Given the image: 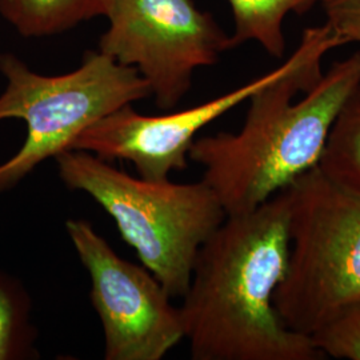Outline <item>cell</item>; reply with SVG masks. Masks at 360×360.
<instances>
[{
    "label": "cell",
    "instance_id": "6da1fadb",
    "mask_svg": "<svg viewBox=\"0 0 360 360\" xmlns=\"http://www.w3.org/2000/svg\"><path fill=\"white\" fill-rule=\"evenodd\" d=\"M342 46L326 23L306 28L290 70L248 99L242 129L193 141L188 159L203 167L227 217L254 211L319 165L336 116L360 86V50L323 74L326 53Z\"/></svg>",
    "mask_w": 360,
    "mask_h": 360
},
{
    "label": "cell",
    "instance_id": "7a4b0ae2",
    "mask_svg": "<svg viewBox=\"0 0 360 360\" xmlns=\"http://www.w3.org/2000/svg\"><path fill=\"white\" fill-rule=\"evenodd\" d=\"M290 254L283 191L224 219L199 250L180 315L193 360H323L275 309Z\"/></svg>",
    "mask_w": 360,
    "mask_h": 360
},
{
    "label": "cell",
    "instance_id": "3957f363",
    "mask_svg": "<svg viewBox=\"0 0 360 360\" xmlns=\"http://www.w3.org/2000/svg\"><path fill=\"white\" fill-rule=\"evenodd\" d=\"M55 162L65 187L102 207L168 295L183 297L200 247L227 218L206 183L134 178L82 150H65Z\"/></svg>",
    "mask_w": 360,
    "mask_h": 360
},
{
    "label": "cell",
    "instance_id": "277c9868",
    "mask_svg": "<svg viewBox=\"0 0 360 360\" xmlns=\"http://www.w3.org/2000/svg\"><path fill=\"white\" fill-rule=\"evenodd\" d=\"M282 191L290 254L274 303L290 330L312 336L360 300V195L318 166Z\"/></svg>",
    "mask_w": 360,
    "mask_h": 360
},
{
    "label": "cell",
    "instance_id": "5b68a950",
    "mask_svg": "<svg viewBox=\"0 0 360 360\" xmlns=\"http://www.w3.org/2000/svg\"><path fill=\"white\" fill-rule=\"evenodd\" d=\"M7 87L0 95V120L27 124L22 148L0 165V193L15 187L44 160L71 150L77 136L104 116L151 96L136 68L101 51H87L75 71L47 77L31 71L13 53H0Z\"/></svg>",
    "mask_w": 360,
    "mask_h": 360
},
{
    "label": "cell",
    "instance_id": "8992f818",
    "mask_svg": "<svg viewBox=\"0 0 360 360\" xmlns=\"http://www.w3.org/2000/svg\"><path fill=\"white\" fill-rule=\"evenodd\" d=\"M110 25L99 51L147 80L160 110H172L193 86V72L232 49L210 13L193 0H110Z\"/></svg>",
    "mask_w": 360,
    "mask_h": 360
},
{
    "label": "cell",
    "instance_id": "52a82bcc",
    "mask_svg": "<svg viewBox=\"0 0 360 360\" xmlns=\"http://www.w3.org/2000/svg\"><path fill=\"white\" fill-rule=\"evenodd\" d=\"M65 231L91 279L90 299L104 333L105 360H160L184 339L180 309L144 266L119 257L87 220Z\"/></svg>",
    "mask_w": 360,
    "mask_h": 360
},
{
    "label": "cell",
    "instance_id": "ba28073f",
    "mask_svg": "<svg viewBox=\"0 0 360 360\" xmlns=\"http://www.w3.org/2000/svg\"><path fill=\"white\" fill-rule=\"evenodd\" d=\"M294 60L292 52L283 65L270 72L206 103L178 112L147 116L136 112L132 104L123 105L84 129L71 150L87 151L107 162H129L143 179H168L171 171H183L188 166V153L200 129L283 75Z\"/></svg>",
    "mask_w": 360,
    "mask_h": 360
},
{
    "label": "cell",
    "instance_id": "9c48e42d",
    "mask_svg": "<svg viewBox=\"0 0 360 360\" xmlns=\"http://www.w3.org/2000/svg\"><path fill=\"white\" fill-rule=\"evenodd\" d=\"M110 0H0V15L26 38L62 34L102 16Z\"/></svg>",
    "mask_w": 360,
    "mask_h": 360
},
{
    "label": "cell",
    "instance_id": "30bf717a",
    "mask_svg": "<svg viewBox=\"0 0 360 360\" xmlns=\"http://www.w3.org/2000/svg\"><path fill=\"white\" fill-rule=\"evenodd\" d=\"M231 6L235 32L232 49L254 40L272 58L285 52L283 23L288 13H309L322 0H227Z\"/></svg>",
    "mask_w": 360,
    "mask_h": 360
},
{
    "label": "cell",
    "instance_id": "8fae6325",
    "mask_svg": "<svg viewBox=\"0 0 360 360\" xmlns=\"http://www.w3.org/2000/svg\"><path fill=\"white\" fill-rule=\"evenodd\" d=\"M318 167L330 179L360 195V86L336 116Z\"/></svg>",
    "mask_w": 360,
    "mask_h": 360
},
{
    "label": "cell",
    "instance_id": "7c38bea8",
    "mask_svg": "<svg viewBox=\"0 0 360 360\" xmlns=\"http://www.w3.org/2000/svg\"><path fill=\"white\" fill-rule=\"evenodd\" d=\"M30 299L22 285L0 274V360L37 355V333L30 322Z\"/></svg>",
    "mask_w": 360,
    "mask_h": 360
},
{
    "label": "cell",
    "instance_id": "4fadbf2b",
    "mask_svg": "<svg viewBox=\"0 0 360 360\" xmlns=\"http://www.w3.org/2000/svg\"><path fill=\"white\" fill-rule=\"evenodd\" d=\"M311 338L326 358L360 360V300Z\"/></svg>",
    "mask_w": 360,
    "mask_h": 360
},
{
    "label": "cell",
    "instance_id": "5bb4252c",
    "mask_svg": "<svg viewBox=\"0 0 360 360\" xmlns=\"http://www.w3.org/2000/svg\"><path fill=\"white\" fill-rule=\"evenodd\" d=\"M326 25L346 46L360 43V0H322Z\"/></svg>",
    "mask_w": 360,
    "mask_h": 360
}]
</instances>
